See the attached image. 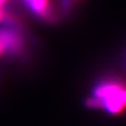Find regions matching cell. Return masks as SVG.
I'll use <instances>...</instances> for the list:
<instances>
[{"instance_id": "1", "label": "cell", "mask_w": 126, "mask_h": 126, "mask_svg": "<svg viewBox=\"0 0 126 126\" xmlns=\"http://www.w3.org/2000/svg\"><path fill=\"white\" fill-rule=\"evenodd\" d=\"M90 108L103 109L105 112L117 115L126 110V82L109 78L98 81L86 100Z\"/></svg>"}, {"instance_id": "5", "label": "cell", "mask_w": 126, "mask_h": 126, "mask_svg": "<svg viewBox=\"0 0 126 126\" xmlns=\"http://www.w3.org/2000/svg\"><path fill=\"white\" fill-rule=\"evenodd\" d=\"M23 1H24V0H23Z\"/></svg>"}, {"instance_id": "4", "label": "cell", "mask_w": 126, "mask_h": 126, "mask_svg": "<svg viewBox=\"0 0 126 126\" xmlns=\"http://www.w3.org/2000/svg\"><path fill=\"white\" fill-rule=\"evenodd\" d=\"M7 0H0V4H3L4 2H6Z\"/></svg>"}, {"instance_id": "2", "label": "cell", "mask_w": 126, "mask_h": 126, "mask_svg": "<svg viewBox=\"0 0 126 126\" xmlns=\"http://www.w3.org/2000/svg\"><path fill=\"white\" fill-rule=\"evenodd\" d=\"M33 13L48 22H53L56 15L50 4V0H24Z\"/></svg>"}, {"instance_id": "3", "label": "cell", "mask_w": 126, "mask_h": 126, "mask_svg": "<svg viewBox=\"0 0 126 126\" xmlns=\"http://www.w3.org/2000/svg\"><path fill=\"white\" fill-rule=\"evenodd\" d=\"M5 15H4V12H3V10H2V8H0V21H2L3 19H4Z\"/></svg>"}]
</instances>
